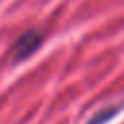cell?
Listing matches in <instances>:
<instances>
[{"instance_id": "cell-1", "label": "cell", "mask_w": 124, "mask_h": 124, "mask_svg": "<svg viewBox=\"0 0 124 124\" xmlns=\"http://www.w3.org/2000/svg\"><path fill=\"white\" fill-rule=\"evenodd\" d=\"M41 41H43V37H41V33H39L37 29H29L27 33H23V35L17 39V43L14 45L16 60H23V58L31 56V54L41 46Z\"/></svg>"}]
</instances>
